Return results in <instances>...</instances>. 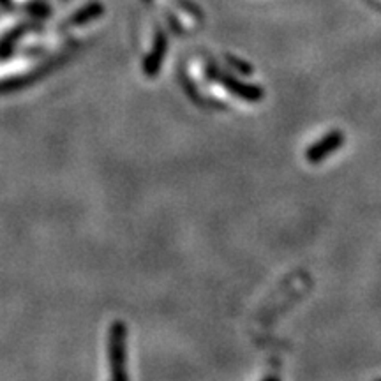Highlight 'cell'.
Returning <instances> with one entry per match:
<instances>
[{
  "instance_id": "277c9868",
  "label": "cell",
  "mask_w": 381,
  "mask_h": 381,
  "mask_svg": "<svg viewBox=\"0 0 381 381\" xmlns=\"http://www.w3.org/2000/svg\"><path fill=\"white\" fill-rule=\"evenodd\" d=\"M164 51H166V39H164L163 34H159V36H157L156 48L150 51V55L146 57L145 64H143V69H145L146 76H156L157 73H159L161 62H163V57H164Z\"/></svg>"
},
{
  "instance_id": "7a4b0ae2",
  "label": "cell",
  "mask_w": 381,
  "mask_h": 381,
  "mask_svg": "<svg viewBox=\"0 0 381 381\" xmlns=\"http://www.w3.org/2000/svg\"><path fill=\"white\" fill-rule=\"evenodd\" d=\"M207 75L208 78H214L221 83L225 89H228L230 92L235 94V96L242 97V99L251 101V103H258L263 97V90L258 89L254 85H247V83H242L240 80L233 78L232 75H225V73H218V68L214 64L207 65Z\"/></svg>"
},
{
  "instance_id": "6da1fadb",
  "label": "cell",
  "mask_w": 381,
  "mask_h": 381,
  "mask_svg": "<svg viewBox=\"0 0 381 381\" xmlns=\"http://www.w3.org/2000/svg\"><path fill=\"white\" fill-rule=\"evenodd\" d=\"M108 360L111 367V377L125 380L127 374L124 370L125 363V325L122 321L111 323L108 332Z\"/></svg>"
},
{
  "instance_id": "3957f363",
  "label": "cell",
  "mask_w": 381,
  "mask_h": 381,
  "mask_svg": "<svg viewBox=\"0 0 381 381\" xmlns=\"http://www.w3.org/2000/svg\"><path fill=\"white\" fill-rule=\"evenodd\" d=\"M342 143H344V135L341 131H332L327 136L320 139L318 143H314L313 146L306 150V161L311 164H318L323 159H327L334 150L341 149Z\"/></svg>"
}]
</instances>
